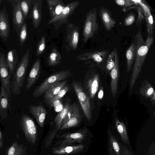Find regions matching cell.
Here are the masks:
<instances>
[{
  "instance_id": "obj_1",
  "label": "cell",
  "mask_w": 155,
  "mask_h": 155,
  "mask_svg": "<svg viewBox=\"0 0 155 155\" xmlns=\"http://www.w3.org/2000/svg\"><path fill=\"white\" fill-rule=\"evenodd\" d=\"M136 51L133 69L131 77L130 88L131 90L141 72L149 50L153 42V35H148L145 41L143 38L140 28L134 37Z\"/></svg>"
},
{
  "instance_id": "obj_2",
  "label": "cell",
  "mask_w": 155,
  "mask_h": 155,
  "mask_svg": "<svg viewBox=\"0 0 155 155\" xmlns=\"http://www.w3.org/2000/svg\"><path fill=\"white\" fill-rule=\"evenodd\" d=\"M107 134L108 155H139L137 151L129 148L124 143L116 130L109 127Z\"/></svg>"
},
{
  "instance_id": "obj_3",
  "label": "cell",
  "mask_w": 155,
  "mask_h": 155,
  "mask_svg": "<svg viewBox=\"0 0 155 155\" xmlns=\"http://www.w3.org/2000/svg\"><path fill=\"white\" fill-rule=\"evenodd\" d=\"M29 50H27L17 64L10 84L12 93L14 95L20 94L23 86L29 61Z\"/></svg>"
},
{
  "instance_id": "obj_4",
  "label": "cell",
  "mask_w": 155,
  "mask_h": 155,
  "mask_svg": "<svg viewBox=\"0 0 155 155\" xmlns=\"http://www.w3.org/2000/svg\"><path fill=\"white\" fill-rule=\"evenodd\" d=\"M72 74L71 71H62L55 73L47 78L34 90L33 96L35 97L41 96L53 84L55 83L65 80Z\"/></svg>"
},
{
  "instance_id": "obj_5",
  "label": "cell",
  "mask_w": 155,
  "mask_h": 155,
  "mask_svg": "<svg viewBox=\"0 0 155 155\" xmlns=\"http://www.w3.org/2000/svg\"><path fill=\"white\" fill-rule=\"evenodd\" d=\"M99 28L97 21V12L94 7L87 14L83 26V41L86 42L96 34Z\"/></svg>"
},
{
  "instance_id": "obj_6",
  "label": "cell",
  "mask_w": 155,
  "mask_h": 155,
  "mask_svg": "<svg viewBox=\"0 0 155 155\" xmlns=\"http://www.w3.org/2000/svg\"><path fill=\"white\" fill-rule=\"evenodd\" d=\"M73 86L86 117L88 120H91L92 116L89 96L78 82L74 81Z\"/></svg>"
},
{
  "instance_id": "obj_7",
  "label": "cell",
  "mask_w": 155,
  "mask_h": 155,
  "mask_svg": "<svg viewBox=\"0 0 155 155\" xmlns=\"http://www.w3.org/2000/svg\"><path fill=\"white\" fill-rule=\"evenodd\" d=\"M79 3V1H76L68 4L65 6L60 14L51 18L48 22V24H53L55 29H57L63 25L68 23V18L74 12Z\"/></svg>"
},
{
  "instance_id": "obj_8",
  "label": "cell",
  "mask_w": 155,
  "mask_h": 155,
  "mask_svg": "<svg viewBox=\"0 0 155 155\" xmlns=\"http://www.w3.org/2000/svg\"><path fill=\"white\" fill-rule=\"evenodd\" d=\"M20 124L27 140L33 144L35 143L37 139V131L33 119L28 115L23 114L21 119Z\"/></svg>"
},
{
  "instance_id": "obj_9",
  "label": "cell",
  "mask_w": 155,
  "mask_h": 155,
  "mask_svg": "<svg viewBox=\"0 0 155 155\" xmlns=\"http://www.w3.org/2000/svg\"><path fill=\"white\" fill-rule=\"evenodd\" d=\"M11 74L7 66L5 56L0 53V80L2 85L8 94L9 97H11L10 87L11 83Z\"/></svg>"
},
{
  "instance_id": "obj_10",
  "label": "cell",
  "mask_w": 155,
  "mask_h": 155,
  "mask_svg": "<svg viewBox=\"0 0 155 155\" xmlns=\"http://www.w3.org/2000/svg\"><path fill=\"white\" fill-rule=\"evenodd\" d=\"M12 7L13 26L14 30L19 37L21 28L24 24V18L20 5V0L8 1Z\"/></svg>"
},
{
  "instance_id": "obj_11",
  "label": "cell",
  "mask_w": 155,
  "mask_h": 155,
  "mask_svg": "<svg viewBox=\"0 0 155 155\" xmlns=\"http://www.w3.org/2000/svg\"><path fill=\"white\" fill-rule=\"evenodd\" d=\"M66 27V41L71 50H75L77 48L79 40V27L73 23H70L68 24Z\"/></svg>"
},
{
  "instance_id": "obj_12",
  "label": "cell",
  "mask_w": 155,
  "mask_h": 155,
  "mask_svg": "<svg viewBox=\"0 0 155 155\" xmlns=\"http://www.w3.org/2000/svg\"><path fill=\"white\" fill-rule=\"evenodd\" d=\"M140 6L143 14L145 19L148 34L153 35L154 29L155 20L150 11V8L144 0H136Z\"/></svg>"
},
{
  "instance_id": "obj_13",
  "label": "cell",
  "mask_w": 155,
  "mask_h": 155,
  "mask_svg": "<svg viewBox=\"0 0 155 155\" xmlns=\"http://www.w3.org/2000/svg\"><path fill=\"white\" fill-rule=\"evenodd\" d=\"M109 55L108 51L107 50L96 51L85 53L78 55L77 59L81 61H86L90 59H92L98 64L103 62L108 58Z\"/></svg>"
},
{
  "instance_id": "obj_14",
  "label": "cell",
  "mask_w": 155,
  "mask_h": 155,
  "mask_svg": "<svg viewBox=\"0 0 155 155\" xmlns=\"http://www.w3.org/2000/svg\"><path fill=\"white\" fill-rule=\"evenodd\" d=\"M87 128H85L76 132L63 136L64 139L60 143V146H68L76 142L81 143L87 136Z\"/></svg>"
},
{
  "instance_id": "obj_15",
  "label": "cell",
  "mask_w": 155,
  "mask_h": 155,
  "mask_svg": "<svg viewBox=\"0 0 155 155\" xmlns=\"http://www.w3.org/2000/svg\"><path fill=\"white\" fill-rule=\"evenodd\" d=\"M115 61L114 65L111 70L110 75L111 78L110 88L111 93L114 97L117 93V84L119 75V65L118 52L116 49L115 52Z\"/></svg>"
},
{
  "instance_id": "obj_16",
  "label": "cell",
  "mask_w": 155,
  "mask_h": 155,
  "mask_svg": "<svg viewBox=\"0 0 155 155\" xmlns=\"http://www.w3.org/2000/svg\"><path fill=\"white\" fill-rule=\"evenodd\" d=\"M32 5L31 17L34 28L36 29L38 27L41 21L42 16V1L35 0L32 3Z\"/></svg>"
},
{
  "instance_id": "obj_17",
  "label": "cell",
  "mask_w": 155,
  "mask_h": 155,
  "mask_svg": "<svg viewBox=\"0 0 155 155\" xmlns=\"http://www.w3.org/2000/svg\"><path fill=\"white\" fill-rule=\"evenodd\" d=\"M99 15L105 29L108 31H110L116 23L114 19L112 18L110 11L105 7H101Z\"/></svg>"
},
{
  "instance_id": "obj_18",
  "label": "cell",
  "mask_w": 155,
  "mask_h": 155,
  "mask_svg": "<svg viewBox=\"0 0 155 155\" xmlns=\"http://www.w3.org/2000/svg\"><path fill=\"white\" fill-rule=\"evenodd\" d=\"M10 33V26L8 15L5 6L0 11V37L5 41L8 38Z\"/></svg>"
},
{
  "instance_id": "obj_19",
  "label": "cell",
  "mask_w": 155,
  "mask_h": 155,
  "mask_svg": "<svg viewBox=\"0 0 155 155\" xmlns=\"http://www.w3.org/2000/svg\"><path fill=\"white\" fill-rule=\"evenodd\" d=\"M41 66L40 59H38L33 64L28 75L25 86L26 91L29 90L35 83L41 72Z\"/></svg>"
},
{
  "instance_id": "obj_20",
  "label": "cell",
  "mask_w": 155,
  "mask_h": 155,
  "mask_svg": "<svg viewBox=\"0 0 155 155\" xmlns=\"http://www.w3.org/2000/svg\"><path fill=\"white\" fill-rule=\"evenodd\" d=\"M115 124L116 131L122 142L128 148L133 149L125 124L116 117L115 118Z\"/></svg>"
},
{
  "instance_id": "obj_21",
  "label": "cell",
  "mask_w": 155,
  "mask_h": 155,
  "mask_svg": "<svg viewBox=\"0 0 155 155\" xmlns=\"http://www.w3.org/2000/svg\"><path fill=\"white\" fill-rule=\"evenodd\" d=\"M10 98L5 88L1 85L0 91V116L3 119L8 117V111L10 110L9 101Z\"/></svg>"
},
{
  "instance_id": "obj_22",
  "label": "cell",
  "mask_w": 155,
  "mask_h": 155,
  "mask_svg": "<svg viewBox=\"0 0 155 155\" xmlns=\"http://www.w3.org/2000/svg\"><path fill=\"white\" fill-rule=\"evenodd\" d=\"M29 111L35 117L39 126H43L46 114V111L43 106L41 105H31Z\"/></svg>"
},
{
  "instance_id": "obj_23",
  "label": "cell",
  "mask_w": 155,
  "mask_h": 155,
  "mask_svg": "<svg viewBox=\"0 0 155 155\" xmlns=\"http://www.w3.org/2000/svg\"><path fill=\"white\" fill-rule=\"evenodd\" d=\"M84 146L82 144L71 146H65L57 147L53 150L54 153L57 155H68L75 154L83 150Z\"/></svg>"
},
{
  "instance_id": "obj_24",
  "label": "cell",
  "mask_w": 155,
  "mask_h": 155,
  "mask_svg": "<svg viewBox=\"0 0 155 155\" xmlns=\"http://www.w3.org/2000/svg\"><path fill=\"white\" fill-rule=\"evenodd\" d=\"M46 1L51 18L60 14L66 6L61 0H47Z\"/></svg>"
},
{
  "instance_id": "obj_25",
  "label": "cell",
  "mask_w": 155,
  "mask_h": 155,
  "mask_svg": "<svg viewBox=\"0 0 155 155\" xmlns=\"http://www.w3.org/2000/svg\"><path fill=\"white\" fill-rule=\"evenodd\" d=\"M99 78L98 74L94 75L87 81L86 87L87 89L89 97L93 98L97 91L99 84Z\"/></svg>"
},
{
  "instance_id": "obj_26",
  "label": "cell",
  "mask_w": 155,
  "mask_h": 155,
  "mask_svg": "<svg viewBox=\"0 0 155 155\" xmlns=\"http://www.w3.org/2000/svg\"><path fill=\"white\" fill-rule=\"evenodd\" d=\"M67 80L58 81L52 85L44 93V99L48 101L56 95L66 85Z\"/></svg>"
},
{
  "instance_id": "obj_27",
  "label": "cell",
  "mask_w": 155,
  "mask_h": 155,
  "mask_svg": "<svg viewBox=\"0 0 155 155\" xmlns=\"http://www.w3.org/2000/svg\"><path fill=\"white\" fill-rule=\"evenodd\" d=\"M18 58L15 49L9 51L6 58V63L11 74L13 76L17 65Z\"/></svg>"
},
{
  "instance_id": "obj_28",
  "label": "cell",
  "mask_w": 155,
  "mask_h": 155,
  "mask_svg": "<svg viewBox=\"0 0 155 155\" xmlns=\"http://www.w3.org/2000/svg\"><path fill=\"white\" fill-rule=\"evenodd\" d=\"M140 92L143 97L150 99V100L155 104V92L151 84L146 80L142 83L140 88Z\"/></svg>"
},
{
  "instance_id": "obj_29",
  "label": "cell",
  "mask_w": 155,
  "mask_h": 155,
  "mask_svg": "<svg viewBox=\"0 0 155 155\" xmlns=\"http://www.w3.org/2000/svg\"><path fill=\"white\" fill-rule=\"evenodd\" d=\"M136 51V46L135 41H133L126 52L127 73L130 70L135 60Z\"/></svg>"
},
{
  "instance_id": "obj_30",
  "label": "cell",
  "mask_w": 155,
  "mask_h": 155,
  "mask_svg": "<svg viewBox=\"0 0 155 155\" xmlns=\"http://www.w3.org/2000/svg\"><path fill=\"white\" fill-rule=\"evenodd\" d=\"M81 120V117L79 110L68 120L61 125L59 130H62L77 126L80 123Z\"/></svg>"
},
{
  "instance_id": "obj_31",
  "label": "cell",
  "mask_w": 155,
  "mask_h": 155,
  "mask_svg": "<svg viewBox=\"0 0 155 155\" xmlns=\"http://www.w3.org/2000/svg\"><path fill=\"white\" fill-rule=\"evenodd\" d=\"M62 59V56L55 47H53L47 59V62L49 66H54L59 64Z\"/></svg>"
},
{
  "instance_id": "obj_32",
  "label": "cell",
  "mask_w": 155,
  "mask_h": 155,
  "mask_svg": "<svg viewBox=\"0 0 155 155\" xmlns=\"http://www.w3.org/2000/svg\"><path fill=\"white\" fill-rule=\"evenodd\" d=\"M26 148L22 144L14 142L8 149L6 155H24Z\"/></svg>"
},
{
  "instance_id": "obj_33",
  "label": "cell",
  "mask_w": 155,
  "mask_h": 155,
  "mask_svg": "<svg viewBox=\"0 0 155 155\" xmlns=\"http://www.w3.org/2000/svg\"><path fill=\"white\" fill-rule=\"evenodd\" d=\"M69 102L68 101L65 104L63 109L57 115L54 119L55 128L59 130L61 123L68 113L69 109Z\"/></svg>"
},
{
  "instance_id": "obj_34",
  "label": "cell",
  "mask_w": 155,
  "mask_h": 155,
  "mask_svg": "<svg viewBox=\"0 0 155 155\" xmlns=\"http://www.w3.org/2000/svg\"><path fill=\"white\" fill-rule=\"evenodd\" d=\"M114 2L122 8V11L124 12L130 9L131 7L137 3L136 0H115Z\"/></svg>"
},
{
  "instance_id": "obj_35",
  "label": "cell",
  "mask_w": 155,
  "mask_h": 155,
  "mask_svg": "<svg viewBox=\"0 0 155 155\" xmlns=\"http://www.w3.org/2000/svg\"><path fill=\"white\" fill-rule=\"evenodd\" d=\"M69 90V86L68 85H65L58 94L47 101L49 106L51 107L53 106L54 102L62 98L68 92Z\"/></svg>"
},
{
  "instance_id": "obj_36",
  "label": "cell",
  "mask_w": 155,
  "mask_h": 155,
  "mask_svg": "<svg viewBox=\"0 0 155 155\" xmlns=\"http://www.w3.org/2000/svg\"><path fill=\"white\" fill-rule=\"evenodd\" d=\"M21 8L24 20H25L28 15L31 5V0H20Z\"/></svg>"
},
{
  "instance_id": "obj_37",
  "label": "cell",
  "mask_w": 155,
  "mask_h": 155,
  "mask_svg": "<svg viewBox=\"0 0 155 155\" xmlns=\"http://www.w3.org/2000/svg\"><path fill=\"white\" fill-rule=\"evenodd\" d=\"M79 110L78 106L76 103H74L69 105L68 111L66 116L62 122L61 126L68 120Z\"/></svg>"
},
{
  "instance_id": "obj_38",
  "label": "cell",
  "mask_w": 155,
  "mask_h": 155,
  "mask_svg": "<svg viewBox=\"0 0 155 155\" xmlns=\"http://www.w3.org/2000/svg\"><path fill=\"white\" fill-rule=\"evenodd\" d=\"M116 48H115L109 54L106 61L105 68L108 71L111 70L115 63V52Z\"/></svg>"
},
{
  "instance_id": "obj_39",
  "label": "cell",
  "mask_w": 155,
  "mask_h": 155,
  "mask_svg": "<svg viewBox=\"0 0 155 155\" xmlns=\"http://www.w3.org/2000/svg\"><path fill=\"white\" fill-rule=\"evenodd\" d=\"M132 8L135 9L137 13L138 17L136 21V24L137 27H139L141 25L142 21L144 19L143 11L137 3L133 6L131 7L130 9Z\"/></svg>"
},
{
  "instance_id": "obj_40",
  "label": "cell",
  "mask_w": 155,
  "mask_h": 155,
  "mask_svg": "<svg viewBox=\"0 0 155 155\" xmlns=\"http://www.w3.org/2000/svg\"><path fill=\"white\" fill-rule=\"evenodd\" d=\"M27 24L26 23H25L21 28L18 37L19 40V44L21 47H22L24 43L27 38Z\"/></svg>"
},
{
  "instance_id": "obj_41",
  "label": "cell",
  "mask_w": 155,
  "mask_h": 155,
  "mask_svg": "<svg viewBox=\"0 0 155 155\" xmlns=\"http://www.w3.org/2000/svg\"><path fill=\"white\" fill-rule=\"evenodd\" d=\"M136 17L135 13L130 12L126 17L123 21V25L126 26L132 25L135 22Z\"/></svg>"
},
{
  "instance_id": "obj_42",
  "label": "cell",
  "mask_w": 155,
  "mask_h": 155,
  "mask_svg": "<svg viewBox=\"0 0 155 155\" xmlns=\"http://www.w3.org/2000/svg\"><path fill=\"white\" fill-rule=\"evenodd\" d=\"M45 38L43 36L38 43L36 51V55L38 56L42 53L45 49Z\"/></svg>"
},
{
  "instance_id": "obj_43",
  "label": "cell",
  "mask_w": 155,
  "mask_h": 155,
  "mask_svg": "<svg viewBox=\"0 0 155 155\" xmlns=\"http://www.w3.org/2000/svg\"><path fill=\"white\" fill-rule=\"evenodd\" d=\"M58 130H59L55 128L50 133L45 142V146L46 147H48L50 145L53 139Z\"/></svg>"
},
{
  "instance_id": "obj_44",
  "label": "cell",
  "mask_w": 155,
  "mask_h": 155,
  "mask_svg": "<svg viewBox=\"0 0 155 155\" xmlns=\"http://www.w3.org/2000/svg\"><path fill=\"white\" fill-rule=\"evenodd\" d=\"M103 96V90L102 87H101L98 93V97L99 99H102Z\"/></svg>"
},
{
  "instance_id": "obj_45",
  "label": "cell",
  "mask_w": 155,
  "mask_h": 155,
  "mask_svg": "<svg viewBox=\"0 0 155 155\" xmlns=\"http://www.w3.org/2000/svg\"><path fill=\"white\" fill-rule=\"evenodd\" d=\"M0 147L1 148H2L3 144H2V133L0 131Z\"/></svg>"
},
{
  "instance_id": "obj_46",
  "label": "cell",
  "mask_w": 155,
  "mask_h": 155,
  "mask_svg": "<svg viewBox=\"0 0 155 155\" xmlns=\"http://www.w3.org/2000/svg\"><path fill=\"white\" fill-rule=\"evenodd\" d=\"M2 1H3L0 0V4L1 3Z\"/></svg>"
},
{
  "instance_id": "obj_47",
  "label": "cell",
  "mask_w": 155,
  "mask_h": 155,
  "mask_svg": "<svg viewBox=\"0 0 155 155\" xmlns=\"http://www.w3.org/2000/svg\"></svg>"
}]
</instances>
